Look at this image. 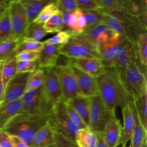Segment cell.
Instances as JSON below:
<instances>
[{
  "mask_svg": "<svg viewBox=\"0 0 147 147\" xmlns=\"http://www.w3.org/2000/svg\"><path fill=\"white\" fill-rule=\"evenodd\" d=\"M96 80L98 95L110 111H115L117 107L122 109L131 101L118 75L113 68H106L105 73L96 77Z\"/></svg>",
  "mask_w": 147,
  "mask_h": 147,
  "instance_id": "cell-1",
  "label": "cell"
},
{
  "mask_svg": "<svg viewBox=\"0 0 147 147\" xmlns=\"http://www.w3.org/2000/svg\"><path fill=\"white\" fill-rule=\"evenodd\" d=\"M48 121V115L22 113L9 120L3 127L9 136H15L31 146L35 134Z\"/></svg>",
  "mask_w": 147,
  "mask_h": 147,
  "instance_id": "cell-2",
  "label": "cell"
},
{
  "mask_svg": "<svg viewBox=\"0 0 147 147\" xmlns=\"http://www.w3.org/2000/svg\"><path fill=\"white\" fill-rule=\"evenodd\" d=\"M102 22L112 32L117 33L136 43L138 36L142 32H146V28L142 24L139 18L126 12H105Z\"/></svg>",
  "mask_w": 147,
  "mask_h": 147,
  "instance_id": "cell-3",
  "label": "cell"
},
{
  "mask_svg": "<svg viewBox=\"0 0 147 147\" xmlns=\"http://www.w3.org/2000/svg\"><path fill=\"white\" fill-rule=\"evenodd\" d=\"M137 61L129 64L122 73L117 74L131 100H135L147 90L146 71L143 70V67H145Z\"/></svg>",
  "mask_w": 147,
  "mask_h": 147,
  "instance_id": "cell-4",
  "label": "cell"
},
{
  "mask_svg": "<svg viewBox=\"0 0 147 147\" xmlns=\"http://www.w3.org/2000/svg\"><path fill=\"white\" fill-rule=\"evenodd\" d=\"M60 52L72 59L98 58L100 59L98 46L90 41L82 33H74L68 41L61 45Z\"/></svg>",
  "mask_w": 147,
  "mask_h": 147,
  "instance_id": "cell-5",
  "label": "cell"
},
{
  "mask_svg": "<svg viewBox=\"0 0 147 147\" xmlns=\"http://www.w3.org/2000/svg\"><path fill=\"white\" fill-rule=\"evenodd\" d=\"M48 122L55 133L75 142L76 135L80 129L72 122L67 114L64 99L53 105L48 115Z\"/></svg>",
  "mask_w": 147,
  "mask_h": 147,
  "instance_id": "cell-6",
  "label": "cell"
},
{
  "mask_svg": "<svg viewBox=\"0 0 147 147\" xmlns=\"http://www.w3.org/2000/svg\"><path fill=\"white\" fill-rule=\"evenodd\" d=\"M23 113L35 115H49L53 105L46 97L42 86L25 91L21 97Z\"/></svg>",
  "mask_w": 147,
  "mask_h": 147,
  "instance_id": "cell-7",
  "label": "cell"
},
{
  "mask_svg": "<svg viewBox=\"0 0 147 147\" xmlns=\"http://www.w3.org/2000/svg\"><path fill=\"white\" fill-rule=\"evenodd\" d=\"M89 98L88 128L95 133H103L112 112L105 106L99 96Z\"/></svg>",
  "mask_w": 147,
  "mask_h": 147,
  "instance_id": "cell-8",
  "label": "cell"
},
{
  "mask_svg": "<svg viewBox=\"0 0 147 147\" xmlns=\"http://www.w3.org/2000/svg\"><path fill=\"white\" fill-rule=\"evenodd\" d=\"M137 60H138L137 43L123 36L118 47L113 69L120 74L129 64Z\"/></svg>",
  "mask_w": 147,
  "mask_h": 147,
  "instance_id": "cell-9",
  "label": "cell"
},
{
  "mask_svg": "<svg viewBox=\"0 0 147 147\" xmlns=\"http://www.w3.org/2000/svg\"><path fill=\"white\" fill-rule=\"evenodd\" d=\"M53 69L57 76L64 100H69L81 95L71 65L64 67H54Z\"/></svg>",
  "mask_w": 147,
  "mask_h": 147,
  "instance_id": "cell-10",
  "label": "cell"
},
{
  "mask_svg": "<svg viewBox=\"0 0 147 147\" xmlns=\"http://www.w3.org/2000/svg\"><path fill=\"white\" fill-rule=\"evenodd\" d=\"M8 11L12 28L13 40H21L28 26L25 10L19 2H9Z\"/></svg>",
  "mask_w": 147,
  "mask_h": 147,
  "instance_id": "cell-11",
  "label": "cell"
},
{
  "mask_svg": "<svg viewBox=\"0 0 147 147\" xmlns=\"http://www.w3.org/2000/svg\"><path fill=\"white\" fill-rule=\"evenodd\" d=\"M29 74L28 72L17 73L9 80L5 88V97L0 106L21 98L25 92Z\"/></svg>",
  "mask_w": 147,
  "mask_h": 147,
  "instance_id": "cell-12",
  "label": "cell"
},
{
  "mask_svg": "<svg viewBox=\"0 0 147 147\" xmlns=\"http://www.w3.org/2000/svg\"><path fill=\"white\" fill-rule=\"evenodd\" d=\"M44 71V80L42 84L44 92L53 105L64 99L57 76L53 67L43 69Z\"/></svg>",
  "mask_w": 147,
  "mask_h": 147,
  "instance_id": "cell-13",
  "label": "cell"
},
{
  "mask_svg": "<svg viewBox=\"0 0 147 147\" xmlns=\"http://www.w3.org/2000/svg\"><path fill=\"white\" fill-rule=\"evenodd\" d=\"M123 36L114 33L107 41L98 45L100 60L106 68H113L117 52Z\"/></svg>",
  "mask_w": 147,
  "mask_h": 147,
  "instance_id": "cell-14",
  "label": "cell"
},
{
  "mask_svg": "<svg viewBox=\"0 0 147 147\" xmlns=\"http://www.w3.org/2000/svg\"><path fill=\"white\" fill-rule=\"evenodd\" d=\"M71 69L82 96L90 98L98 95L96 78L86 74L72 65Z\"/></svg>",
  "mask_w": 147,
  "mask_h": 147,
  "instance_id": "cell-15",
  "label": "cell"
},
{
  "mask_svg": "<svg viewBox=\"0 0 147 147\" xmlns=\"http://www.w3.org/2000/svg\"><path fill=\"white\" fill-rule=\"evenodd\" d=\"M121 122L113 111L102 133L103 140L109 147H117L121 144Z\"/></svg>",
  "mask_w": 147,
  "mask_h": 147,
  "instance_id": "cell-16",
  "label": "cell"
},
{
  "mask_svg": "<svg viewBox=\"0 0 147 147\" xmlns=\"http://www.w3.org/2000/svg\"><path fill=\"white\" fill-rule=\"evenodd\" d=\"M61 44H45L39 51L37 58L38 68L44 69L55 67L59 56Z\"/></svg>",
  "mask_w": 147,
  "mask_h": 147,
  "instance_id": "cell-17",
  "label": "cell"
},
{
  "mask_svg": "<svg viewBox=\"0 0 147 147\" xmlns=\"http://www.w3.org/2000/svg\"><path fill=\"white\" fill-rule=\"evenodd\" d=\"M72 65L94 78L106 72V68L101 60L98 58L72 59Z\"/></svg>",
  "mask_w": 147,
  "mask_h": 147,
  "instance_id": "cell-18",
  "label": "cell"
},
{
  "mask_svg": "<svg viewBox=\"0 0 147 147\" xmlns=\"http://www.w3.org/2000/svg\"><path fill=\"white\" fill-rule=\"evenodd\" d=\"M82 33L96 45L109 40L114 32L110 30L103 22H100L85 28Z\"/></svg>",
  "mask_w": 147,
  "mask_h": 147,
  "instance_id": "cell-19",
  "label": "cell"
},
{
  "mask_svg": "<svg viewBox=\"0 0 147 147\" xmlns=\"http://www.w3.org/2000/svg\"><path fill=\"white\" fill-rule=\"evenodd\" d=\"M129 102L121 109L123 117V126H122L121 136V147H126L127 142L130 140L134 127V117Z\"/></svg>",
  "mask_w": 147,
  "mask_h": 147,
  "instance_id": "cell-20",
  "label": "cell"
},
{
  "mask_svg": "<svg viewBox=\"0 0 147 147\" xmlns=\"http://www.w3.org/2000/svg\"><path fill=\"white\" fill-rule=\"evenodd\" d=\"M55 142V132L47 122L35 134L31 147H54Z\"/></svg>",
  "mask_w": 147,
  "mask_h": 147,
  "instance_id": "cell-21",
  "label": "cell"
},
{
  "mask_svg": "<svg viewBox=\"0 0 147 147\" xmlns=\"http://www.w3.org/2000/svg\"><path fill=\"white\" fill-rule=\"evenodd\" d=\"M22 106L21 98L0 106V129H2L13 117L23 113Z\"/></svg>",
  "mask_w": 147,
  "mask_h": 147,
  "instance_id": "cell-22",
  "label": "cell"
},
{
  "mask_svg": "<svg viewBox=\"0 0 147 147\" xmlns=\"http://www.w3.org/2000/svg\"><path fill=\"white\" fill-rule=\"evenodd\" d=\"M56 0H20L19 2L24 7L27 18L28 25L33 22L40 11L47 5L56 2Z\"/></svg>",
  "mask_w": 147,
  "mask_h": 147,
  "instance_id": "cell-23",
  "label": "cell"
},
{
  "mask_svg": "<svg viewBox=\"0 0 147 147\" xmlns=\"http://www.w3.org/2000/svg\"><path fill=\"white\" fill-rule=\"evenodd\" d=\"M129 103L132 109L134 120V127L130 140V144L129 147H141L144 141L147 140V130L144 129L139 120V118L135 109L133 101H130Z\"/></svg>",
  "mask_w": 147,
  "mask_h": 147,
  "instance_id": "cell-24",
  "label": "cell"
},
{
  "mask_svg": "<svg viewBox=\"0 0 147 147\" xmlns=\"http://www.w3.org/2000/svg\"><path fill=\"white\" fill-rule=\"evenodd\" d=\"M65 100L79 115L88 127L89 98L80 95L71 99Z\"/></svg>",
  "mask_w": 147,
  "mask_h": 147,
  "instance_id": "cell-25",
  "label": "cell"
},
{
  "mask_svg": "<svg viewBox=\"0 0 147 147\" xmlns=\"http://www.w3.org/2000/svg\"><path fill=\"white\" fill-rule=\"evenodd\" d=\"M98 134L89 128L80 129L75 137V143L78 147H97Z\"/></svg>",
  "mask_w": 147,
  "mask_h": 147,
  "instance_id": "cell-26",
  "label": "cell"
},
{
  "mask_svg": "<svg viewBox=\"0 0 147 147\" xmlns=\"http://www.w3.org/2000/svg\"><path fill=\"white\" fill-rule=\"evenodd\" d=\"M103 10L105 12L123 11L131 14L133 2L131 0H102Z\"/></svg>",
  "mask_w": 147,
  "mask_h": 147,
  "instance_id": "cell-27",
  "label": "cell"
},
{
  "mask_svg": "<svg viewBox=\"0 0 147 147\" xmlns=\"http://www.w3.org/2000/svg\"><path fill=\"white\" fill-rule=\"evenodd\" d=\"M48 33L45 30L42 24L33 21L26 26L22 38L39 42Z\"/></svg>",
  "mask_w": 147,
  "mask_h": 147,
  "instance_id": "cell-28",
  "label": "cell"
},
{
  "mask_svg": "<svg viewBox=\"0 0 147 147\" xmlns=\"http://www.w3.org/2000/svg\"><path fill=\"white\" fill-rule=\"evenodd\" d=\"M132 101L141 123L147 130V90Z\"/></svg>",
  "mask_w": 147,
  "mask_h": 147,
  "instance_id": "cell-29",
  "label": "cell"
},
{
  "mask_svg": "<svg viewBox=\"0 0 147 147\" xmlns=\"http://www.w3.org/2000/svg\"><path fill=\"white\" fill-rule=\"evenodd\" d=\"M21 40H9L0 42V64L14 57V51Z\"/></svg>",
  "mask_w": 147,
  "mask_h": 147,
  "instance_id": "cell-30",
  "label": "cell"
},
{
  "mask_svg": "<svg viewBox=\"0 0 147 147\" xmlns=\"http://www.w3.org/2000/svg\"><path fill=\"white\" fill-rule=\"evenodd\" d=\"M17 59L14 56L2 64V80L5 88L9 80L17 73Z\"/></svg>",
  "mask_w": 147,
  "mask_h": 147,
  "instance_id": "cell-31",
  "label": "cell"
},
{
  "mask_svg": "<svg viewBox=\"0 0 147 147\" xmlns=\"http://www.w3.org/2000/svg\"><path fill=\"white\" fill-rule=\"evenodd\" d=\"M44 80L43 69L37 68L29 73L26 85L25 91L37 89L42 86Z\"/></svg>",
  "mask_w": 147,
  "mask_h": 147,
  "instance_id": "cell-32",
  "label": "cell"
},
{
  "mask_svg": "<svg viewBox=\"0 0 147 147\" xmlns=\"http://www.w3.org/2000/svg\"><path fill=\"white\" fill-rule=\"evenodd\" d=\"M45 30L48 33L59 32L64 29V22L60 11L52 16L43 24Z\"/></svg>",
  "mask_w": 147,
  "mask_h": 147,
  "instance_id": "cell-33",
  "label": "cell"
},
{
  "mask_svg": "<svg viewBox=\"0 0 147 147\" xmlns=\"http://www.w3.org/2000/svg\"><path fill=\"white\" fill-rule=\"evenodd\" d=\"M147 34L146 32L141 33L137 41V56L140 63L144 67L147 64Z\"/></svg>",
  "mask_w": 147,
  "mask_h": 147,
  "instance_id": "cell-34",
  "label": "cell"
},
{
  "mask_svg": "<svg viewBox=\"0 0 147 147\" xmlns=\"http://www.w3.org/2000/svg\"><path fill=\"white\" fill-rule=\"evenodd\" d=\"M13 40L12 28L8 9L0 19V42Z\"/></svg>",
  "mask_w": 147,
  "mask_h": 147,
  "instance_id": "cell-35",
  "label": "cell"
},
{
  "mask_svg": "<svg viewBox=\"0 0 147 147\" xmlns=\"http://www.w3.org/2000/svg\"><path fill=\"white\" fill-rule=\"evenodd\" d=\"M86 20V28L91 26L103 21L105 11L100 9L82 10Z\"/></svg>",
  "mask_w": 147,
  "mask_h": 147,
  "instance_id": "cell-36",
  "label": "cell"
},
{
  "mask_svg": "<svg viewBox=\"0 0 147 147\" xmlns=\"http://www.w3.org/2000/svg\"><path fill=\"white\" fill-rule=\"evenodd\" d=\"M43 45V42H37L33 40L22 38L21 40H20L18 45H17L14 51L13 55L14 56H16V55L18 54L19 53L26 51H40Z\"/></svg>",
  "mask_w": 147,
  "mask_h": 147,
  "instance_id": "cell-37",
  "label": "cell"
},
{
  "mask_svg": "<svg viewBox=\"0 0 147 147\" xmlns=\"http://www.w3.org/2000/svg\"><path fill=\"white\" fill-rule=\"evenodd\" d=\"M59 11V10L56 5V3H51L43 8V9L40 11L33 22L43 25L52 16L58 13Z\"/></svg>",
  "mask_w": 147,
  "mask_h": 147,
  "instance_id": "cell-38",
  "label": "cell"
},
{
  "mask_svg": "<svg viewBox=\"0 0 147 147\" xmlns=\"http://www.w3.org/2000/svg\"><path fill=\"white\" fill-rule=\"evenodd\" d=\"M74 32L72 30H61L56 35L43 41L45 44H66Z\"/></svg>",
  "mask_w": 147,
  "mask_h": 147,
  "instance_id": "cell-39",
  "label": "cell"
},
{
  "mask_svg": "<svg viewBox=\"0 0 147 147\" xmlns=\"http://www.w3.org/2000/svg\"><path fill=\"white\" fill-rule=\"evenodd\" d=\"M65 109L68 117L72 121V122L78 126L79 129L88 128L87 125L84 123L82 119L79 116V115L75 111V110L65 102L64 100Z\"/></svg>",
  "mask_w": 147,
  "mask_h": 147,
  "instance_id": "cell-40",
  "label": "cell"
},
{
  "mask_svg": "<svg viewBox=\"0 0 147 147\" xmlns=\"http://www.w3.org/2000/svg\"><path fill=\"white\" fill-rule=\"evenodd\" d=\"M38 67L37 60L29 61H17V73L28 72L30 73Z\"/></svg>",
  "mask_w": 147,
  "mask_h": 147,
  "instance_id": "cell-41",
  "label": "cell"
},
{
  "mask_svg": "<svg viewBox=\"0 0 147 147\" xmlns=\"http://www.w3.org/2000/svg\"><path fill=\"white\" fill-rule=\"evenodd\" d=\"M55 3L60 11L74 12L78 9L75 0H56Z\"/></svg>",
  "mask_w": 147,
  "mask_h": 147,
  "instance_id": "cell-42",
  "label": "cell"
},
{
  "mask_svg": "<svg viewBox=\"0 0 147 147\" xmlns=\"http://www.w3.org/2000/svg\"><path fill=\"white\" fill-rule=\"evenodd\" d=\"M39 51H26L19 53L16 55L17 61L37 60L38 57Z\"/></svg>",
  "mask_w": 147,
  "mask_h": 147,
  "instance_id": "cell-43",
  "label": "cell"
},
{
  "mask_svg": "<svg viewBox=\"0 0 147 147\" xmlns=\"http://www.w3.org/2000/svg\"><path fill=\"white\" fill-rule=\"evenodd\" d=\"M55 142L54 147H75V143L66 137L55 133Z\"/></svg>",
  "mask_w": 147,
  "mask_h": 147,
  "instance_id": "cell-44",
  "label": "cell"
},
{
  "mask_svg": "<svg viewBox=\"0 0 147 147\" xmlns=\"http://www.w3.org/2000/svg\"><path fill=\"white\" fill-rule=\"evenodd\" d=\"M78 8L81 10L99 9L93 0H75Z\"/></svg>",
  "mask_w": 147,
  "mask_h": 147,
  "instance_id": "cell-45",
  "label": "cell"
},
{
  "mask_svg": "<svg viewBox=\"0 0 147 147\" xmlns=\"http://www.w3.org/2000/svg\"><path fill=\"white\" fill-rule=\"evenodd\" d=\"M0 147H13L10 136L3 129H0Z\"/></svg>",
  "mask_w": 147,
  "mask_h": 147,
  "instance_id": "cell-46",
  "label": "cell"
},
{
  "mask_svg": "<svg viewBox=\"0 0 147 147\" xmlns=\"http://www.w3.org/2000/svg\"><path fill=\"white\" fill-rule=\"evenodd\" d=\"M13 147H31L21 139L15 136H10Z\"/></svg>",
  "mask_w": 147,
  "mask_h": 147,
  "instance_id": "cell-47",
  "label": "cell"
},
{
  "mask_svg": "<svg viewBox=\"0 0 147 147\" xmlns=\"http://www.w3.org/2000/svg\"><path fill=\"white\" fill-rule=\"evenodd\" d=\"M2 64H0V104L3 101L5 97V87L2 80Z\"/></svg>",
  "mask_w": 147,
  "mask_h": 147,
  "instance_id": "cell-48",
  "label": "cell"
},
{
  "mask_svg": "<svg viewBox=\"0 0 147 147\" xmlns=\"http://www.w3.org/2000/svg\"><path fill=\"white\" fill-rule=\"evenodd\" d=\"M9 7V2L4 0H0V19L7 11Z\"/></svg>",
  "mask_w": 147,
  "mask_h": 147,
  "instance_id": "cell-49",
  "label": "cell"
},
{
  "mask_svg": "<svg viewBox=\"0 0 147 147\" xmlns=\"http://www.w3.org/2000/svg\"><path fill=\"white\" fill-rule=\"evenodd\" d=\"M98 145L97 147H109L104 142L102 137V133H98Z\"/></svg>",
  "mask_w": 147,
  "mask_h": 147,
  "instance_id": "cell-50",
  "label": "cell"
},
{
  "mask_svg": "<svg viewBox=\"0 0 147 147\" xmlns=\"http://www.w3.org/2000/svg\"><path fill=\"white\" fill-rule=\"evenodd\" d=\"M93 1L99 9H103V5H102V0H93Z\"/></svg>",
  "mask_w": 147,
  "mask_h": 147,
  "instance_id": "cell-51",
  "label": "cell"
},
{
  "mask_svg": "<svg viewBox=\"0 0 147 147\" xmlns=\"http://www.w3.org/2000/svg\"><path fill=\"white\" fill-rule=\"evenodd\" d=\"M141 147H147V140L144 141V142L142 145Z\"/></svg>",
  "mask_w": 147,
  "mask_h": 147,
  "instance_id": "cell-52",
  "label": "cell"
},
{
  "mask_svg": "<svg viewBox=\"0 0 147 147\" xmlns=\"http://www.w3.org/2000/svg\"><path fill=\"white\" fill-rule=\"evenodd\" d=\"M20 0H9V2H19Z\"/></svg>",
  "mask_w": 147,
  "mask_h": 147,
  "instance_id": "cell-53",
  "label": "cell"
},
{
  "mask_svg": "<svg viewBox=\"0 0 147 147\" xmlns=\"http://www.w3.org/2000/svg\"><path fill=\"white\" fill-rule=\"evenodd\" d=\"M131 2H133H133H136V0H131Z\"/></svg>",
  "mask_w": 147,
  "mask_h": 147,
  "instance_id": "cell-54",
  "label": "cell"
},
{
  "mask_svg": "<svg viewBox=\"0 0 147 147\" xmlns=\"http://www.w3.org/2000/svg\"><path fill=\"white\" fill-rule=\"evenodd\" d=\"M4 1H7V2H9V0H4Z\"/></svg>",
  "mask_w": 147,
  "mask_h": 147,
  "instance_id": "cell-55",
  "label": "cell"
},
{
  "mask_svg": "<svg viewBox=\"0 0 147 147\" xmlns=\"http://www.w3.org/2000/svg\"><path fill=\"white\" fill-rule=\"evenodd\" d=\"M75 147H78V146H77V145L75 144Z\"/></svg>",
  "mask_w": 147,
  "mask_h": 147,
  "instance_id": "cell-56",
  "label": "cell"
},
{
  "mask_svg": "<svg viewBox=\"0 0 147 147\" xmlns=\"http://www.w3.org/2000/svg\"></svg>",
  "mask_w": 147,
  "mask_h": 147,
  "instance_id": "cell-57",
  "label": "cell"
}]
</instances>
